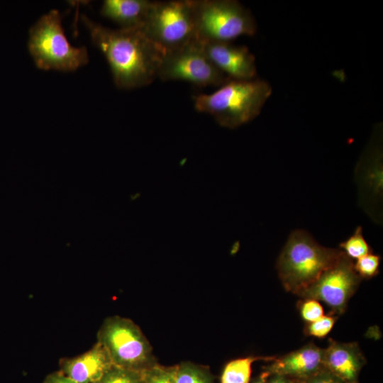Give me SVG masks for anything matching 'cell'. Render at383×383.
I'll return each mask as SVG.
<instances>
[{"label": "cell", "instance_id": "obj_24", "mask_svg": "<svg viewBox=\"0 0 383 383\" xmlns=\"http://www.w3.org/2000/svg\"><path fill=\"white\" fill-rule=\"evenodd\" d=\"M43 383H77L61 371L48 374Z\"/></svg>", "mask_w": 383, "mask_h": 383}, {"label": "cell", "instance_id": "obj_4", "mask_svg": "<svg viewBox=\"0 0 383 383\" xmlns=\"http://www.w3.org/2000/svg\"><path fill=\"white\" fill-rule=\"evenodd\" d=\"M28 50L37 67L44 70L74 71L87 64L85 47L67 40L57 10L42 16L29 30Z\"/></svg>", "mask_w": 383, "mask_h": 383}, {"label": "cell", "instance_id": "obj_20", "mask_svg": "<svg viewBox=\"0 0 383 383\" xmlns=\"http://www.w3.org/2000/svg\"><path fill=\"white\" fill-rule=\"evenodd\" d=\"M380 257L369 253L354 262V269L361 279H370L379 273Z\"/></svg>", "mask_w": 383, "mask_h": 383}, {"label": "cell", "instance_id": "obj_26", "mask_svg": "<svg viewBox=\"0 0 383 383\" xmlns=\"http://www.w3.org/2000/svg\"><path fill=\"white\" fill-rule=\"evenodd\" d=\"M270 374L266 370H263L256 378L253 379L249 383H267L268 377Z\"/></svg>", "mask_w": 383, "mask_h": 383}, {"label": "cell", "instance_id": "obj_22", "mask_svg": "<svg viewBox=\"0 0 383 383\" xmlns=\"http://www.w3.org/2000/svg\"><path fill=\"white\" fill-rule=\"evenodd\" d=\"M297 308L306 323L315 321L324 315L321 304L315 299H302L297 304Z\"/></svg>", "mask_w": 383, "mask_h": 383}, {"label": "cell", "instance_id": "obj_10", "mask_svg": "<svg viewBox=\"0 0 383 383\" xmlns=\"http://www.w3.org/2000/svg\"><path fill=\"white\" fill-rule=\"evenodd\" d=\"M200 43L210 61L231 79H255V57L246 46L235 45L231 42Z\"/></svg>", "mask_w": 383, "mask_h": 383}, {"label": "cell", "instance_id": "obj_13", "mask_svg": "<svg viewBox=\"0 0 383 383\" xmlns=\"http://www.w3.org/2000/svg\"><path fill=\"white\" fill-rule=\"evenodd\" d=\"M113 366L106 350L96 342L84 353L62 360L60 371L77 383H96Z\"/></svg>", "mask_w": 383, "mask_h": 383}, {"label": "cell", "instance_id": "obj_2", "mask_svg": "<svg viewBox=\"0 0 383 383\" xmlns=\"http://www.w3.org/2000/svg\"><path fill=\"white\" fill-rule=\"evenodd\" d=\"M265 80L230 79L211 94L193 96L197 111L212 116L221 126L235 128L255 119L272 94Z\"/></svg>", "mask_w": 383, "mask_h": 383}, {"label": "cell", "instance_id": "obj_17", "mask_svg": "<svg viewBox=\"0 0 383 383\" xmlns=\"http://www.w3.org/2000/svg\"><path fill=\"white\" fill-rule=\"evenodd\" d=\"M176 367V383H213L209 373L196 365L184 362Z\"/></svg>", "mask_w": 383, "mask_h": 383}, {"label": "cell", "instance_id": "obj_23", "mask_svg": "<svg viewBox=\"0 0 383 383\" xmlns=\"http://www.w3.org/2000/svg\"><path fill=\"white\" fill-rule=\"evenodd\" d=\"M291 383H346L325 367L301 379H290Z\"/></svg>", "mask_w": 383, "mask_h": 383}, {"label": "cell", "instance_id": "obj_1", "mask_svg": "<svg viewBox=\"0 0 383 383\" xmlns=\"http://www.w3.org/2000/svg\"><path fill=\"white\" fill-rule=\"evenodd\" d=\"M81 20L105 56L118 88L143 87L157 77L164 55L140 29H111L84 14Z\"/></svg>", "mask_w": 383, "mask_h": 383}, {"label": "cell", "instance_id": "obj_7", "mask_svg": "<svg viewBox=\"0 0 383 383\" xmlns=\"http://www.w3.org/2000/svg\"><path fill=\"white\" fill-rule=\"evenodd\" d=\"M97 342L106 350L114 366L144 370L155 363L148 340L128 318H106L98 332Z\"/></svg>", "mask_w": 383, "mask_h": 383}, {"label": "cell", "instance_id": "obj_3", "mask_svg": "<svg viewBox=\"0 0 383 383\" xmlns=\"http://www.w3.org/2000/svg\"><path fill=\"white\" fill-rule=\"evenodd\" d=\"M343 253L339 248L320 245L304 230H295L277 260L279 279L287 291L297 294L315 282Z\"/></svg>", "mask_w": 383, "mask_h": 383}, {"label": "cell", "instance_id": "obj_8", "mask_svg": "<svg viewBox=\"0 0 383 383\" xmlns=\"http://www.w3.org/2000/svg\"><path fill=\"white\" fill-rule=\"evenodd\" d=\"M157 77L162 81H184L201 87H221L231 79L210 61L197 40L164 55Z\"/></svg>", "mask_w": 383, "mask_h": 383}, {"label": "cell", "instance_id": "obj_9", "mask_svg": "<svg viewBox=\"0 0 383 383\" xmlns=\"http://www.w3.org/2000/svg\"><path fill=\"white\" fill-rule=\"evenodd\" d=\"M361 279L354 269L353 260L343 252L315 282L296 295L321 301L330 308L331 314L338 316L345 312Z\"/></svg>", "mask_w": 383, "mask_h": 383}, {"label": "cell", "instance_id": "obj_18", "mask_svg": "<svg viewBox=\"0 0 383 383\" xmlns=\"http://www.w3.org/2000/svg\"><path fill=\"white\" fill-rule=\"evenodd\" d=\"M96 383H143V370L113 366Z\"/></svg>", "mask_w": 383, "mask_h": 383}, {"label": "cell", "instance_id": "obj_5", "mask_svg": "<svg viewBox=\"0 0 383 383\" xmlns=\"http://www.w3.org/2000/svg\"><path fill=\"white\" fill-rule=\"evenodd\" d=\"M196 40L231 42L252 36L257 23L251 12L235 0H192Z\"/></svg>", "mask_w": 383, "mask_h": 383}, {"label": "cell", "instance_id": "obj_11", "mask_svg": "<svg viewBox=\"0 0 383 383\" xmlns=\"http://www.w3.org/2000/svg\"><path fill=\"white\" fill-rule=\"evenodd\" d=\"M265 367L271 374L290 379L306 378L323 368V349L310 343L301 348L276 357Z\"/></svg>", "mask_w": 383, "mask_h": 383}, {"label": "cell", "instance_id": "obj_15", "mask_svg": "<svg viewBox=\"0 0 383 383\" xmlns=\"http://www.w3.org/2000/svg\"><path fill=\"white\" fill-rule=\"evenodd\" d=\"M274 356L238 358L228 362L221 374V383H249L252 364L257 360L272 361Z\"/></svg>", "mask_w": 383, "mask_h": 383}, {"label": "cell", "instance_id": "obj_19", "mask_svg": "<svg viewBox=\"0 0 383 383\" xmlns=\"http://www.w3.org/2000/svg\"><path fill=\"white\" fill-rule=\"evenodd\" d=\"M176 369L155 363L143 370V383H176Z\"/></svg>", "mask_w": 383, "mask_h": 383}, {"label": "cell", "instance_id": "obj_12", "mask_svg": "<svg viewBox=\"0 0 383 383\" xmlns=\"http://www.w3.org/2000/svg\"><path fill=\"white\" fill-rule=\"evenodd\" d=\"M365 364L358 344L328 340L323 349V367L346 383H358L359 374Z\"/></svg>", "mask_w": 383, "mask_h": 383}, {"label": "cell", "instance_id": "obj_21", "mask_svg": "<svg viewBox=\"0 0 383 383\" xmlns=\"http://www.w3.org/2000/svg\"><path fill=\"white\" fill-rule=\"evenodd\" d=\"M335 316L328 313L323 315L315 321L306 323L305 335L319 338L326 337L332 330L335 323Z\"/></svg>", "mask_w": 383, "mask_h": 383}, {"label": "cell", "instance_id": "obj_14", "mask_svg": "<svg viewBox=\"0 0 383 383\" xmlns=\"http://www.w3.org/2000/svg\"><path fill=\"white\" fill-rule=\"evenodd\" d=\"M152 1L148 0H105L101 14L116 23L121 29H141Z\"/></svg>", "mask_w": 383, "mask_h": 383}, {"label": "cell", "instance_id": "obj_16", "mask_svg": "<svg viewBox=\"0 0 383 383\" xmlns=\"http://www.w3.org/2000/svg\"><path fill=\"white\" fill-rule=\"evenodd\" d=\"M340 249L351 260H358L371 252V248L362 234V228L357 226L354 233L340 243Z\"/></svg>", "mask_w": 383, "mask_h": 383}, {"label": "cell", "instance_id": "obj_6", "mask_svg": "<svg viewBox=\"0 0 383 383\" xmlns=\"http://www.w3.org/2000/svg\"><path fill=\"white\" fill-rule=\"evenodd\" d=\"M140 30L163 55L196 40L192 0L152 1Z\"/></svg>", "mask_w": 383, "mask_h": 383}, {"label": "cell", "instance_id": "obj_25", "mask_svg": "<svg viewBox=\"0 0 383 383\" xmlns=\"http://www.w3.org/2000/svg\"><path fill=\"white\" fill-rule=\"evenodd\" d=\"M267 383H291V382L286 377L279 374H271L268 377Z\"/></svg>", "mask_w": 383, "mask_h": 383}]
</instances>
